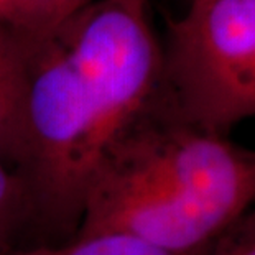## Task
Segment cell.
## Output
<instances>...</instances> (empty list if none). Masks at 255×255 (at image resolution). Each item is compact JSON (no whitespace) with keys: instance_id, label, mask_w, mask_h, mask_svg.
Returning a JSON list of instances; mask_svg holds the SVG:
<instances>
[{"instance_id":"2","label":"cell","mask_w":255,"mask_h":255,"mask_svg":"<svg viewBox=\"0 0 255 255\" xmlns=\"http://www.w3.org/2000/svg\"><path fill=\"white\" fill-rule=\"evenodd\" d=\"M254 204L255 150L186 122L163 89L97 166L76 237L198 255Z\"/></svg>"},{"instance_id":"8","label":"cell","mask_w":255,"mask_h":255,"mask_svg":"<svg viewBox=\"0 0 255 255\" xmlns=\"http://www.w3.org/2000/svg\"><path fill=\"white\" fill-rule=\"evenodd\" d=\"M203 255H255V204L232 222Z\"/></svg>"},{"instance_id":"7","label":"cell","mask_w":255,"mask_h":255,"mask_svg":"<svg viewBox=\"0 0 255 255\" xmlns=\"http://www.w3.org/2000/svg\"><path fill=\"white\" fill-rule=\"evenodd\" d=\"M25 194L15 173L0 160V255L20 246L25 232Z\"/></svg>"},{"instance_id":"6","label":"cell","mask_w":255,"mask_h":255,"mask_svg":"<svg viewBox=\"0 0 255 255\" xmlns=\"http://www.w3.org/2000/svg\"><path fill=\"white\" fill-rule=\"evenodd\" d=\"M8 255H178V254L161 251L158 247H153L150 244L128 236L101 234V236H89V237H76L73 241L63 244H26V246H17Z\"/></svg>"},{"instance_id":"5","label":"cell","mask_w":255,"mask_h":255,"mask_svg":"<svg viewBox=\"0 0 255 255\" xmlns=\"http://www.w3.org/2000/svg\"><path fill=\"white\" fill-rule=\"evenodd\" d=\"M91 0H0V28L28 48L48 36Z\"/></svg>"},{"instance_id":"1","label":"cell","mask_w":255,"mask_h":255,"mask_svg":"<svg viewBox=\"0 0 255 255\" xmlns=\"http://www.w3.org/2000/svg\"><path fill=\"white\" fill-rule=\"evenodd\" d=\"M161 92L163 48L148 0H91L30 48L13 168L25 194L21 246L78 236L97 166Z\"/></svg>"},{"instance_id":"4","label":"cell","mask_w":255,"mask_h":255,"mask_svg":"<svg viewBox=\"0 0 255 255\" xmlns=\"http://www.w3.org/2000/svg\"><path fill=\"white\" fill-rule=\"evenodd\" d=\"M28 48L0 28V160L13 171L20 158Z\"/></svg>"},{"instance_id":"3","label":"cell","mask_w":255,"mask_h":255,"mask_svg":"<svg viewBox=\"0 0 255 255\" xmlns=\"http://www.w3.org/2000/svg\"><path fill=\"white\" fill-rule=\"evenodd\" d=\"M161 48L163 89L186 122L227 137L255 117V0H189Z\"/></svg>"}]
</instances>
